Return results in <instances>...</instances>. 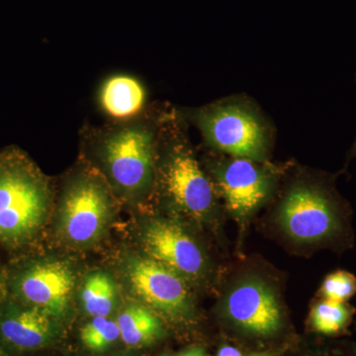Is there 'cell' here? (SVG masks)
Listing matches in <instances>:
<instances>
[{
  "mask_svg": "<svg viewBox=\"0 0 356 356\" xmlns=\"http://www.w3.org/2000/svg\"><path fill=\"white\" fill-rule=\"evenodd\" d=\"M191 122L213 151L267 163L273 151V124L252 99L232 95L197 108L178 111Z\"/></svg>",
  "mask_w": 356,
  "mask_h": 356,
  "instance_id": "3",
  "label": "cell"
},
{
  "mask_svg": "<svg viewBox=\"0 0 356 356\" xmlns=\"http://www.w3.org/2000/svg\"><path fill=\"white\" fill-rule=\"evenodd\" d=\"M252 356H269V355H252Z\"/></svg>",
  "mask_w": 356,
  "mask_h": 356,
  "instance_id": "23",
  "label": "cell"
},
{
  "mask_svg": "<svg viewBox=\"0 0 356 356\" xmlns=\"http://www.w3.org/2000/svg\"><path fill=\"white\" fill-rule=\"evenodd\" d=\"M0 334L14 348L34 350L50 341L53 323L50 315L39 309L9 312L0 322Z\"/></svg>",
  "mask_w": 356,
  "mask_h": 356,
  "instance_id": "13",
  "label": "cell"
},
{
  "mask_svg": "<svg viewBox=\"0 0 356 356\" xmlns=\"http://www.w3.org/2000/svg\"><path fill=\"white\" fill-rule=\"evenodd\" d=\"M351 208L327 173H310L290 185L277 209L280 228L293 242L343 252L353 247Z\"/></svg>",
  "mask_w": 356,
  "mask_h": 356,
  "instance_id": "1",
  "label": "cell"
},
{
  "mask_svg": "<svg viewBox=\"0 0 356 356\" xmlns=\"http://www.w3.org/2000/svg\"><path fill=\"white\" fill-rule=\"evenodd\" d=\"M224 156L211 163V180L229 214L247 219L270 197L277 172L268 161Z\"/></svg>",
  "mask_w": 356,
  "mask_h": 356,
  "instance_id": "7",
  "label": "cell"
},
{
  "mask_svg": "<svg viewBox=\"0 0 356 356\" xmlns=\"http://www.w3.org/2000/svg\"><path fill=\"white\" fill-rule=\"evenodd\" d=\"M350 156L351 159H356V137L350 149Z\"/></svg>",
  "mask_w": 356,
  "mask_h": 356,
  "instance_id": "22",
  "label": "cell"
},
{
  "mask_svg": "<svg viewBox=\"0 0 356 356\" xmlns=\"http://www.w3.org/2000/svg\"><path fill=\"white\" fill-rule=\"evenodd\" d=\"M74 271L62 261L42 262L21 274L17 290L34 308L50 316L62 315L74 287Z\"/></svg>",
  "mask_w": 356,
  "mask_h": 356,
  "instance_id": "11",
  "label": "cell"
},
{
  "mask_svg": "<svg viewBox=\"0 0 356 356\" xmlns=\"http://www.w3.org/2000/svg\"><path fill=\"white\" fill-rule=\"evenodd\" d=\"M177 110L161 113L156 177L166 198L177 209L204 219L216 208V189L193 153Z\"/></svg>",
  "mask_w": 356,
  "mask_h": 356,
  "instance_id": "4",
  "label": "cell"
},
{
  "mask_svg": "<svg viewBox=\"0 0 356 356\" xmlns=\"http://www.w3.org/2000/svg\"><path fill=\"white\" fill-rule=\"evenodd\" d=\"M117 323L122 341L130 346H146L163 334L161 320L146 307H128L122 312Z\"/></svg>",
  "mask_w": 356,
  "mask_h": 356,
  "instance_id": "14",
  "label": "cell"
},
{
  "mask_svg": "<svg viewBox=\"0 0 356 356\" xmlns=\"http://www.w3.org/2000/svg\"><path fill=\"white\" fill-rule=\"evenodd\" d=\"M217 356H243V355L238 348L231 346H225L218 351Z\"/></svg>",
  "mask_w": 356,
  "mask_h": 356,
  "instance_id": "21",
  "label": "cell"
},
{
  "mask_svg": "<svg viewBox=\"0 0 356 356\" xmlns=\"http://www.w3.org/2000/svg\"><path fill=\"white\" fill-rule=\"evenodd\" d=\"M161 113H144L102 127L84 128L90 147L107 178L120 193L136 198L153 186Z\"/></svg>",
  "mask_w": 356,
  "mask_h": 356,
  "instance_id": "2",
  "label": "cell"
},
{
  "mask_svg": "<svg viewBox=\"0 0 356 356\" xmlns=\"http://www.w3.org/2000/svg\"><path fill=\"white\" fill-rule=\"evenodd\" d=\"M143 245L149 259L181 275L197 280L207 261L201 248L181 227L168 220H154L143 234Z\"/></svg>",
  "mask_w": 356,
  "mask_h": 356,
  "instance_id": "10",
  "label": "cell"
},
{
  "mask_svg": "<svg viewBox=\"0 0 356 356\" xmlns=\"http://www.w3.org/2000/svg\"><path fill=\"white\" fill-rule=\"evenodd\" d=\"M356 310L350 303L318 299L312 306L309 325L313 332L325 337L346 334L355 318Z\"/></svg>",
  "mask_w": 356,
  "mask_h": 356,
  "instance_id": "15",
  "label": "cell"
},
{
  "mask_svg": "<svg viewBox=\"0 0 356 356\" xmlns=\"http://www.w3.org/2000/svg\"><path fill=\"white\" fill-rule=\"evenodd\" d=\"M147 90L137 77L117 74L103 81L98 90L100 109L111 122L135 118L146 110Z\"/></svg>",
  "mask_w": 356,
  "mask_h": 356,
  "instance_id": "12",
  "label": "cell"
},
{
  "mask_svg": "<svg viewBox=\"0 0 356 356\" xmlns=\"http://www.w3.org/2000/svg\"><path fill=\"white\" fill-rule=\"evenodd\" d=\"M308 356H356L355 341H334L318 346Z\"/></svg>",
  "mask_w": 356,
  "mask_h": 356,
  "instance_id": "19",
  "label": "cell"
},
{
  "mask_svg": "<svg viewBox=\"0 0 356 356\" xmlns=\"http://www.w3.org/2000/svg\"><path fill=\"white\" fill-rule=\"evenodd\" d=\"M50 192L39 170L21 149L0 154V236L18 240L38 229L48 211Z\"/></svg>",
  "mask_w": 356,
  "mask_h": 356,
  "instance_id": "5",
  "label": "cell"
},
{
  "mask_svg": "<svg viewBox=\"0 0 356 356\" xmlns=\"http://www.w3.org/2000/svg\"><path fill=\"white\" fill-rule=\"evenodd\" d=\"M120 337L118 323L107 317H93L81 331V339L88 350L102 351Z\"/></svg>",
  "mask_w": 356,
  "mask_h": 356,
  "instance_id": "17",
  "label": "cell"
},
{
  "mask_svg": "<svg viewBox=\"0 0 356 356\" xmlns=\"http://www.w3.org/2000/svg\"><path fill=\"white\" fill-rule=\"evenodd\" d=\"M128 277L136 294L161 313L181 318L191 311L184 278L159 262L149 257L135 259L129 264Z\"/></svg>",
  "mask_w": 356,
  "mask_h": 356,
  "instance_id": "9",
  "label": "cell"
},
{
  "mask_svg": "<svg viewBox=\"0 0 356 356\" xmlns=\"http://www.w3.org/2000/svg\"><path fill=\"white\" fill-rule=\"evenodd\" d=\"M221 310L238 331L257 339L275 337L284 325V311L277 290L257 275L236 280L222 296Z\"/></svg>",
  "mask_w": 356,
  "mask_h": 356,
  "instance_id": "6",
  "label": "cell"
},
{
  "mask_svg": "<svg viewBox=\"0 0 356 356\" xmlns=\"http://www.w3.org/2000/svg\"><path fill=\"white\" fill-rule=\"evenodd\" d=\"M81 298L84 309L92 317H107L113 311L116 288L106 274L95 273L84 282Z\"/></svg>",
  "mask_w": 356,
  "mask_h": 356,
  "instance_id": "16",
  "label": "cell"
},
{
  "mask_svg": "<svg viewBox=\"0 0 356 356\" xmlns=\"http://www.w3.org/2000/svg\"><path fill=\"white\" fill-rule=\"evenodd\" d=\"M60 221L72 242H90L102 233L111 212V195L102 178L81 173L65 187L60 204Z\"/></svg>",
  "mask_w": 356,
  "mask_h": 356,
  "instance_id": "8",
  "label": "cell"
},
{
  "mask_svg": "<svg viewBox=\"0 0 356 356\" xmlns=\"http://www.w3.org/2000/svg\"><path fill=\"white\" fill-rule=\"evenodd\" d=\"M355 295L356 276L343 269L327 274L318 290L321 299L339 303H348Z\"/></svg>",
  "mask_w": 356,
  "mask_h": 356,
  "instance_id": "18",
  "label": "cell"
},
{
  "mask_svg": "<svg viewBox=\"0 0 356 356\" xmlns=\"http://www.w3.org/2000/svg\"><path fill=\"white\" fill-rule=\"evenodd\" d=\"M177 356H208L207 353L203 348L200 346H192V348H187L182 353H180Z\"/></svg>",
  "mask_w": 356,
  "mask_h": 356,
  "instance_id": "20",
  "label": "cell"
}]
</instances>
